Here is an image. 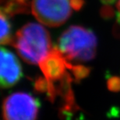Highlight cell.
<instances>
[{
	"instance_id": "7a4b0ae2",
	"label": "cell",
	"mask_w": 120,
	"mask_h": 120,
	"mask_svg": "<svg viewBox=\"0 0 120 120\" xmlns=\"http://www.w3.org/2000/svg\"><path fill=\"white\" fill-rule=\"evenodd\" d=\"M56 48L68 62H88L96 55L97 38L90 30L72 26L59 37Z\"/></svg>"
},
{
	"instance_id": "277c9868",
	"label": "cell",
	"mask_w": 120,
	"mask_h": 120,
	"mask_svg": "<svg viewBox=\"0 0 120 120\" xmlns=\"http://www.w3.org/2000/svg\"><path fill=\"white\" fill-rule=\"evenodd\" d=\"M4 120H37L38 101L26 92H15L4 100Z\"/></svg>"
},
{
	"instance_id": "8992f818",
	"label": "cell",
	"mask_w": 120,
	"mask_h": 120,
	"mask_svg": "<svg viewBox=\"0 0 120 120\" xmlns=\"http://www.w3.org/2000/svg\"><path fill=\"white\" fill-rule=\"evenodd\" d=\"M29 6L27 0H7L2 6L1 13L6 16L17 13H27Z\"/></svg>"
},
{
	"instance_id": "3957f363",
	"label": "cell",
	"mask_w": 120,
	"mask_h": 120,
	"mask_svg": "<svg viewBox=\"0 0 120 120\" xmlns=\"http://www.w3.org/2000/svg\"><path fill=\"white\" fill-rule=\"evenodd\" d=\"M82 0H32L31 13L41 23L49 27H59L71 16L73 9L81 8Z\"/></svg>"
},
{
	"instance_id": "5b68a950",
	"label": "cell",
	"mask_w": 120,
	"mask_h": 120,
	"mask_svg": "<svg viewBox=\"0 0 120 120\" xmlns=\"http://www.w3.org/2000/svg\"><path fill=\"white\" fill-rule=\"evenodd\" d=\"M22 68L18 59L9 50L1 49V86L3 88L13 87L20 80Z\"/></svg>"
},
{
	"instance_id": "ba28073f",
	"label": "cell",
	"mask_w": 120,
	"mask_h": 120,
	"mask_svg": "<svg viewBox=\"0 0 120 120\" xmlns=\"http://www.w3.org/2000/svg\"><path fill=\"white\" fill-rule=\"evenodd\" d=\"M117 9H118L119 16H120V0H118V2H117Z\"/></svg>"
},
{
	"instance_id": "52a82bcc",
	"label": "cell",
	"mask_w": 120,
	"mask_h": 120,
	"mask_svg": "<svg viewBox=\"0 0 120 120\" xmlns=\"http://www.w3.org/2000/svg\"><path fill=\"white\" fill-rule=\"evenodd\" d=\"M13 38L11 35V26L8 20V16L1 13V41L2 45L12 44Z\"/></svg>"
},
{
	"instance_id": "6da1fadb",
	"label": "cell",
	"mask_w": 120,
	"mask_h": 120,
	"mask_svg": "<svg viewBox=\"0 0 120 120\" xmlns=\"http://www.w3.org/2000/svg\"><path fill=\"white\" fill-rule=\"evenodd\" d=\"M12 45L26 62L40 65L52 52L51 38L41 24L28 23L16 32Z\"/></svg>"
}]
</instances>
